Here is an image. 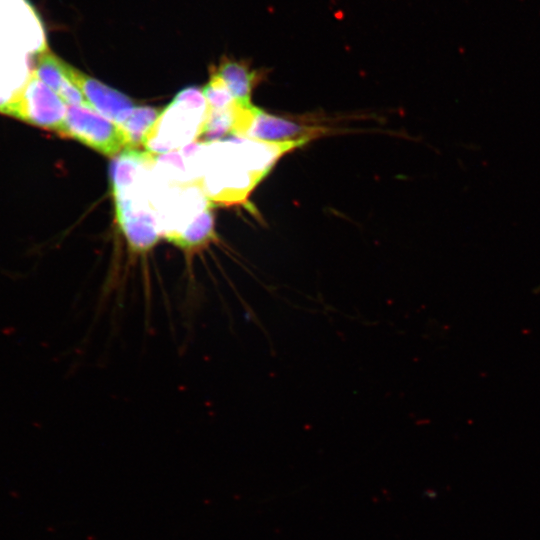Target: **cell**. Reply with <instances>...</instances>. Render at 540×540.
<instances>
[{
	"label": "cell",
	"instance_id": "cell-1",
	"mask_svg": "<svg viewBox=\"0 0 540 540\" xmlns=\"http://www.w3.org/2000/svg\"><path fill=\"white\" fill-rule=\"evenodd\" d=\"M207 103L195 87L180 91L144 137L147 152L156 155L198 139L206 118Z\"/></svg>",
	"mask_w": 540,
	"mask_h": 540
},
{
	"label": "cell",
	"instance_id": "cell-2",
	"mask_svg": "<svg viewBox=\"0 0 540 540\" xmlns=\"http://www.w3.org/2000/svg\"><path fill=\"white\" fill-rule=\"evenodd\" d=\"M67 113L66 103L33 72L19 92L8 101L4 114L60 133Z\"/></svg>",
	"mask_w": 540,
	"mask_h": 540
},
{
	"label": "cell",
	"instance_id": "cell-3",
	"mask_svg": "<svg viewBox=\"0 0 540 540\" xmlns=\"http://www.w3.org/2000/svg\"><path fill=\"white\" fill-rule=\"evenodd\" d=\"M75 139L105 156H116L128 150L122 128L89 106L69 105L59 133Z\"/></svg>",
	"mask_w": 540,
	"mask_h": 540
},
{
	"label": "cell",
	"instance_id": "cell-4",
	"mask_svg": "<svg viewBox=\"0 0 540 540\" xmlns=\"http://www.w3.org/2000/svg\"><path fill=\"white\" fill-rule=\"evenodd\" d=\"M330 131L325 127L302 124L284 117L266 113L254 105L242 106L232 134L255 141L280 143L308 142Z\"/></svg>",
	"mask_w": 540,
	"mask_h": 540
},
{
	"label": "cell",
	"instance_id": "cell-5",
	"mask_svg": "<svg viewBox=\"0 0 540 540\" xmlns=\"http://www.w3.org/2000/svg\"><path fill=\"white\" fill-rule=\"evenodd\" d=\"M118 224L130 251L145 255L160 237L158 222L151 204L143 194L126 188L113 192Z\"/></svg>",
	"mask_w": 540,
	"mask_h": 540
},
{
	"label": "cell",
	"instance_id": "cell-6",
	"mask_svg": "<svg viewBox=\"0 0 540 540\" xmlns=\"http://www.w3.org/2000/svg\"><path fill=\"white\" fill-rule=\"evenodd\" d=\"M71 79L80 89L93 110L118 125L136 107L134 101L123 93L84 74L72 66Z\"/></svg>",
	"mask_w": 540,
	"mask_h": 540
},
{
	"label": "cell",
	"instance_id": "cell-7",
	"mask_svg": "<svg viewBox=\"0 0 540 540\" xmlns=\"http://www.w3.org/2000/svg\"><path fill=\"white\" fill-rule=\"evenodd\" d=\"M32 72L56 92L66 104L89 106L84 95L71 79V65L48 49L38 55Z\"/></svg>",
	"mask_w": 540,
	"mask_h": 540
},
{
	"label": "cell",
	"instance_id": "cell-8",
	"mask_svg": "<svg viewBox=\"0 0 540 540\" xmlns=\"http://www.w3.org/2000/svg\"><path fill=\"white\" fill-rule=\"evenodd\" d=\"M210 71L223 80L231 95L242 106L252 105V91L264 76L261 70L252 69L247 61L228 57L222 58L218 66Z\"/></svg>",
	"mask_w": 540,
	"mask_h": 540
},
{
	"label": "cell",
	"instance_id": "cell-9",
	"mask_svg": "<svg viewBox=\"0 0 540 540\" xmlns=\"http://www.w3.org/2000/svg\"><path fill=\"white\" fill-rule=\"evenodd\" d=\"M214 220L210 206L205 208L184 230L172 237L169 242L182 249L189 262L191 257L214 239Z\"/></svg>",
	"mask_w": 540,
	"mask_h": 540
},
{
	"label": "cell",
	"instance_id": "cell-10",
	"mask_svg": "<svg viewBox=\"0 0 540 540\" xmlns=\"http://www.w3.org/2000/svg\"><path fill=\"white\" fill-rule=\"evenodd\" d=\"M163 109L148 106H136L126 119L119 124L124 131L128 150H139L144 137L161 115Z\"/></svg>",
	"mask_w": 540,
	"mask_h": 540
},
{
	"label": "cell",
	"instance_id": "cell-11",
	"mask_svg": "<svg viewBox=\"0 0 540 540\" xmlns=\"http://www.w3.org/2000/svg\"><path fill=\"white\" fill-rule=\"evenodd\" d=\"M241 107L242 105L237 103L235 106L223 110L207 108L206 118L197 140L212 142L232 134Z\"/></svg>",
	"mask_w": 540,
	"mask_h": 540
},
{
	"label": "cell",
	"instance_id": "cell-12",
	"mask_svg": "<svg viewBox=\"0 0 540 540\" xmlns=\"http://www.w3.org/2000/svg\"><path fill=\"white\" fill-rule=\"evenodd\" d=\"M202 93L210 110H223L235 106L238 102L231 95L223 80L211 71L208 83Z\"/></svg>",
	"mask_w": 540,
	"mask_h": 540
},
{
	"label": "cell",
	"instance_id": "cell-13",
	"mask_svg": "<svg viewBox=\"0 0 540 540\" xmlns=\"http://www.w3.org/2000/svg\"><path fill=\"white\" fill-rule=\"evenodd\" d=\"M10 99H6L0 95V112L4 114L6 105Z\"/></svg>",
	"mask_w": 540,
	"mask_h": 540
}]
</instances>
